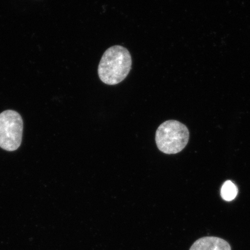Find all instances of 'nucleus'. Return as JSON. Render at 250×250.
<instances>
[{"instance_id":"nucleus-3","label":"nucleus","mask_w":250,"mask_h":250,"mask_svg":"<svg viewBox=\"0 0 250 250\" xmlns=\"http://www.w3.org/2000/svg\"><path fill=\"white\" fill-rule=\"evenodd\" d=\"M23 120L17 111L7 110L0 114V147L14 151L22 140Z\"/></svg>"},{"instance_id":"nucleus-4","label":"nucleus","mask_w":250,"mask_h":250,"mask_svg":"<svg viewBox=\"0 0 250 250\" xmlns=\"http://www.w3.org/2000/svg\"><path fill=\"white\" fill-rule=\"evenodd\" d=\"M190 250H231L229 244L217 237H205L193 244Z\"/></svg>"},{"instance_id":"nucleus-5","label":"nucleus","mask_w":250,"mask_h":250,"mask_svg":"<svg viewBox=\"0 0 250 250\" xmlns=\"http://www.w3.org/2000/svg\"><path fill=\"white\" fill-rule=\"evenodd\" d=\"M237 193H238V189L237 187L231 181H226L222 187L221 195L225 201L228 202L233 201L236 198Z\"/></svg>"},{"instance_id":"nucleus-1","label":"nucleus","mask_w":250,"mask_h":250,"mask_svg":"<svg viewBox=\"0 0 250 250\" xmlns=\"http://www.w3.org/2000/svg\"><path fill=\"white\" fill-rule=\"evenodd\" d=\"M132 64V57L126 48L120 45L111 46L104 53L100 62V79L107 85H117L127 77Z\"/></svg>"},{"instance_id":"nucleus-2","label":"nucleus","mask_w":250,"mask_h":250,"mask_svg":"<svg viewBox=\"0 0 250 250\" xmlns=\"http://www.w3.org/2000/svg\"><path fill=\"white\" fill-rule=\"evenodd\" d=\"M189 139L188 127L176 120L165 121L159 126L156 132V146L166 154H176L183 151Z\"/></svg>"}]
</instances>
